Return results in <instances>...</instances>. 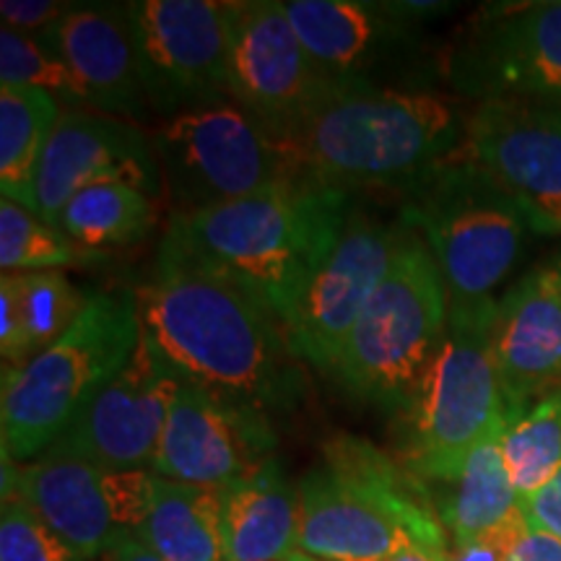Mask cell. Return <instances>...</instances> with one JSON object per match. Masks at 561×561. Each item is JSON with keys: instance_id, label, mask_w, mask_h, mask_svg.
Here are the masks:
<instances>
[{"instance_id": "cell-1", "label": "cell", "mask_w": 561, "mask_h": 561, "mask_svg": "<svg viewBox=\"0 0 561 561\" xmlns=\"http://www.w3.org/2000/svg\"><path fill=\"white\" fill-rule=\"evenodd\" d=\"M136 299L144 333L187 382L265 416L299 405L305 371L286 328L167 234Z\"/></svg>"}, {"instance_id": "cell-2", "label": "cell", "mask_w": 561, "mask_h": 561, "mask_svg": "<svg viewBox=\"0 0 561 561\" xmlns=\"http://www.w3.org/2000/svg\"><path fill=\"white\" fill-rule=\"evenodd\" d=\"M466 125L460 104L437 91L325 83L278 140L305 180L403 193L462 149Z\"/></svg>"}, {"instance_id": "cell-3", "label": "cell", "mask_w": 561, "mask_h": 561, "mask_svg": "<svg viewBox=\"0 0 561 561\" xmlns=\"http://www.w3.org/2000/svg\"><path fill=\"white\" fill-rule=\"evenodd\" d=\"M351 208L348 191L297 180L227 206L170 216L164 234L242 286L286 328Z\"/></svg>"}, {"instance_id": "cell-4", "label": "cell", "mask_w": 561, "mask_h": 561, "mask_svg": "<svg viewBox=\"0 0 561 561\" xmlns=\"http://www.w3.org/2000/svg\"><path fill=\"white\" fill-rule=\"evenodd\" d=\"M297 553L318 561H385L419 543H450L416 476L392 466L369 442L335 437L297 486Z\"/></svg>"}, {"instance_id": "cell-5", "label": "cell", "mask_w": 561, "mask_h": 561, "mask_svg": "<svg viewBox=\"0 0 561 561\" xmlns=\"http://www.w3.org/2000/svg\"><path fill=\"white\" fill-rule=\"evenodd\" d=\"M140 333L136 291H96L58 343L24 367H3V453L16 462L42 458L125 369Z\"/></svg>"}, {"instance_id": "cell-6", "label": "cell", "mask_w": 561, "mask_h": 561, "mask_svg": "<svg viewBox=\"0 0 561 561\" xmlns=\"http://www.w3.org/2000/svg\"><path fill=\"white\" fill-rule=\"evenodd\" d=\"M403 219L432 250L450 312L494 310L530 227L520 206L458 151L403 191Z\"/></svg>"}, {"instance_id": "cell-7", "label": "cell", "mask_w": 561, "mask_h": 561, "mask_svg": "<svg viewBox=\"0 0 561 561\" xmlns=\"http://www.w3.org/2000/svg\"><path fill=\"white\" fill-rule=\"evenodd\" d=\"M447 320L450 305L437 261L403 219L390 268L351 328L333 377L359 401L398 413L437 354Z\"/></svg>"}, {"instance_id": "cell-8", "label": "cell", "mask_w": 561, "mask_h": 561, "mask_svg": "<svg viewBox=\"0 0 561 561\" xmlns=\"http://www.w3.org/2000/svg\"><path fill=\"white\" fill-rule=\"evenodd\" d=\"M494 310L450 312L437 354L398 411V453L421 483L453 473L507 421L491 356Z\"/></svg>"}, {"instance_id": "cell-9", "label": "cell", "mask_w": 561, "mask_h": 561, "mask_svg": "<svg viewBox=\"0 0 561 561\" xmlns=\"http://www.w3.org/2000/svg\"><path fill=\"white\" fill-rule=\"evenodd\" d=\"M153 146L161 198L172 216L227 206L305 180L289 149L231 100L170 117L153 133Z\"/></svg>"}, {"instance_id": "cell-10", "label": "cell", "mask_w": 561, "mask_h": 561, "mask_svg": "<svg viewBox=\"0 0 561 561\" xmlns=\"http://www.w3.org/2000/svg\"><path fill=\"white\" fill-rule=\"evenodd\" d=\"M128 16L151 112H180L229 100V16L224 0H136Z\"/></svg>"}, {"instance_id": "cell-11", "label": "cell", "mask_w": 561, "mask_h": 561, "mask_svg": "<svg viewBox=\"0 0 561 561\" xmlns=\"http://www.w3.org/2000/svg\"><path fill=\"white\" fill-rule=\"evenodd\" d=\"M149 496L151 471H115L58 453L21 468L16 489V500L83 561L136 536Z\"/></svg>"}, {"instance_id": "cell-12", "label": "cell", "mask_w": 561, "mask_h": 561, "mask_svg": "<svg viewBox=\"0 0 561 561\" xmlns=\"http://www.w3.org/2000/svg\"><path fill=\"white\" fill-rule=\"evenodd\" d=\"M460 153L520 206L530 229L561 231V102H479Z\"/></svg>"}, {"instance_id": "cell-13", "label": "cell", "mask_w": 561, "mask_h": 561, "mask_svg": "<svg viewBox=\"0 0 561 561\" xmlns=\"http://www.w3.org/2000/svg\"><path fill=\"white\" fill-rule=\"evenodd\" d=\"M401 229L403 219L388 224L351 208L339 242L286 322V339L299 362L333 377L351 328L390 268Z\"/></svg>"}, {"instance_id": "cell-14", "label": "cell", "mask_w": 561, "mask_h": 561, "mask_svg": "<svg viewBox=\"0 0 561 561\" xmlns=\"http://www.w3.org/2000/svg\"><path fill=\"white\" fill-rule=\"evenodd\" d=\"M185 377L149 335L121 375L91 401L47 453L70 455L115 471H151L161 434Z\"/></svg>"}, {"instance_id": "cell-15", "label": "cell", "mask_w": 561, "mask_h": 561, "mask_svg": "<svg viewBox=\"0 0 561 561\" xmlns=\"http://www.w3.org/2000/svg\"><path fill=\"white\" fill-rule=\"evenodd\" d=\"M447 79L479 102H561V0L507 5L473 21L447 58Z\"/></svg>"}, {"instance_id": "cell-16", "label": "cell", "mask_w": 561, "mask_h": 561, "mask_svg": "<svg viewBox=\"0 0 561 561\" xmlns=\"http://www.w3.org/2000/svg\"><path fill=\"white\" fill-rule=\"evenodd\" d=\"M325 81L294 32L284 3L242 0L229 16V100L280 138Z\"/></svg>"}, {"instance_id": "cell-17", "label": "cell", "mask_w": 561, "mask_h": 561, "mask_svg": "<svg viewBox=\"0 0 561 561\" xmlns=\"http://www.w3.org/2000/svg\"><path fill=\"white\" fill-rule=\"evenodd\" d=\"M104 182H123L161 198L153 136L123 117L62 107L34 180V214L55 224L73 195Z\"/></svg>"}, {"instance_id": "cell-18", "label": "cell", "mask_w": 561, "mask_h": 561, "mask_svg": "<svg viewBox=\"0 0 561 561\" xmlns=\"http://www.w3.org/2000/svg\"><path fill=\"white\" fill-rule=\"evenodd\" d=\"M276 450L271 416L187 382L161 434L151 473L203 489H227L265 466Z\"/></svg>"}, {"instance_id": "cell-19", "label": "cell", "mask_w": 561, "mask_h": 561, "mask_svg": "<svg viewBox=\"0 0 561 561\" xmlns=\"http://www.w3.org/2000/svg\"><path fill=\"white\" fill-rule=\"evenodd\" d=\"M284 11L325 83L396 87L409 76L419 26L388 3L289 0Z\"/></svg>"}, {"instance_id": "cell-20", "label": "cell", "mask_w": 561, "mask_h": 561, "mask_svg": "<svg viewBox=\"0 0 561 561\" xmlns=\"http://www.w3.org/2000/svg\"><path fill=\"white\" fill-rule=\"evenodd\" d=\"M491 356L507 416L561 390V271L536 268L496 301Z\"/></svg>"}, {"instance_id": "cell-21", "label": "cell", "mask_w": 561, "mask_h": 561, "mask_svg": "<svg viewBox=\"0 0 561 561\" xmlns=\"http://www.w3.org/2000/svg\"><path fill=\"white\" fill-rule=\"evenodd\" d=\"M87 94L89 110L140 123L151 115L125 3H76L39 37Z\"/></svg>"}, {"instance_id": "cell-22", "label": "cell", "mask_w": 561, "mask_h": 561, "mask_svg": "<svg viewBox=\"0 0 561 561\" xmlns=\"http://www.w3.org/2000/svg\"><path fill=\"white\" fill-rule=\"evenodd\" d=\"M502 430H494L453 473L421 483L432 512L450 538V549H466L496 530L520 510L502 458Z\"/></svg>"}, {"instance_id": "cell-23", "label": "cell", "mask_w": 561, "mask_h": 561, "mask_svg": "<svg viewBox=\"0 0 561 561\" xmlns=\"http://www.w3.org/2000/svg\"><path fill=\"white\" fill-rule=\"evenodd\" d=\"M229 561H280L297 553L299 494L278 458L221 489Z\"/></svg>"}, {"instance_id": "cell-24", "label": "cell", "mask_w": 561, "mask_h": 561, "mask_svg": "<svg viewBox=\"0 0 561 561\" xmlns=\"http://www.w3.org/2000/svg\"><path fill=\"white\" fill-rule=\"evenodd\" d=\"M136 538L164 561H229L221 491L151 473V496Z\"/></svg>"}, {"instance_id": "cell-25", "label": "cell", "mask_w": 561, "mask_h": 561, "mask_svg": "<svg viewBox=\"0 0 561 561\" xmlns=\"http://www.w3.org/2000/svg\"><path fill=\"white\" fill-rule=\"evenodd\" d=\"M62 104L37 89H0V193L34 214V180Z\"/></svg>"}, {"instance_id": "cell-26", "label": "cell", "mask_w": 561, "mask_h": 561, "mask_svg": "<svg viewBox=\"0 0 561 561\" xmlns=\"http://www.w3.org/2000/svg\"><path fill=\"white\" fill-rule=\"evenodd\" d=\"M153 198L123 182H104L73 195L55 219L70 242L100 255L107 250L130 248L153 229Z\"/></svg>"}, {"instance_id": "cell-27", "label": "cell", "mask_w": 561, "mask_h": 561, "mask_svg": "<svg viewBox=\"0 0 561 561\" xmlns=\"http://www.w3.org/2000/svg\"><path fill=\"white\" fill-rule=\"evenodd\" d=\"M502 458L520 500L536 494L561 471V390L517 416H507L502 430Z\"/></svg>"}, {"instance_id": "cell-28", "label": "cell", "mask_w": 561, "mask_h": 561, "mask_svg": "<svg viewBox=\"0 0 561 561\" xmlns=\"http://www.w3.org/2000/svg\"><path fill=\"white\" fill-rule=\"evenodd\" d=\"M94 257L53 224L9 198L0 201V268L3 273L60 271Z\"/></svg>"}, {"instance_id": "cell-29", "label": "cell", "mask_w": 561, "mask_h": 561, "mask_svg": "<svg viewBox=\"0 0 561 561\" xmlns=\"http://www.w3.org/2000/svg\"><path fill=\"white\" fill-rule=\"evenodd\" d=\"M19 294L32 359L58 343L87 310L89 299L62 271L9 273Z\"/></svg>"}, {"instance_id": "cell-30", "label": "cell", "mask_w": 561, "mask_h": 561, "mask_svg": "<svg viewBox=\"0 0 561 561\" xmlns=\"http://www.w3.org/2000/svg\"><path fill=\"white\" fill-rule=\"evenodd\" d=\"M0 89H37L66 110H89L73 70L45 42L13 30H0Z\"/></svg>"}, {"instance_id": "cell-31", "label": "cell", "mask_w": 561, "mask_h": 561, "mask_svg": "<svg viewBox=\"0 0 561 561\" xmlns=\"http://www.w3.org/2000/svg\"><path fill=\"white\" fill-rule=\"evenodd\" d=\"M0 561H83L21 500L0 512Z\"/></svg>"}, {"instance_id": "cell-32", "label": "cell", "mask_w": 561, "mask_h": 561, "mask_svg": "<svg viewBox=\"0 0 561 561\" xmlns=\"http://www.w3.org/2000/svg\"><path fill=\"white\" fill-rule=\"evenodd\" d=\"M0 354H3V367L11 369L32 362L19 294L9 273H3V278H0Z\"/></svg>"}, {"instance_id": "cell-33", "label": "cell", "mask_w": 561, "mask_h": 561, "mask_svg": "<svg viewBox=\"0 0 561 561\" xmlns=\"http://www.w3.org/2000/svg\"><path fill=\"white\" fill-rule=\"evenodd\" d=\"M73 5L76 3H58V0H3L0 3V19H3L5 30L39 39Z\"/></svg>"}, {"instance_id": "cell-34", "label": "cell", "mask_w": 561, "mask_h": 561, "mask_svg": "<svg viewBox=\"0 0 561 561\" xmlns=\"http://www.w3.org/2000/svg\"><path fill=\"white\" fill-rule=\"evenodd\" d=\"M520 510L530 528L549 533L561 541V471L546 481L536 494L520 500Z\"/></svg>"}, {"instance_id": "cell-35", "label": "cell", "mask_w": 561, "mask_h": 561, "mask_svg": "<svg viewBox=\"0 0 561 561\" xmlns=\"http://www.w3.org/2000/svg\"><path fill=\"white\" fill-rule=\"evenodd\" d=\"M502 561H561V541L549 533L525 525V530Z\"/></svg>"}, {"instance_id": "cell-36", "label": "cell", "mask_w": 561, "mask_h": 561, "mask_svg": "<svg viewBox=\"0 0 561 561\" xmlns=\"http://www.w3.org/2000/svg\"><path fill=\"white\" fill-rule=\"evenodd\" d=\"M107 561H164V559H161L159 553H153L149 546L140 543L136 536H128L107 553Z\"/></svg>"}, {"instance_id": "cell-37", "label": "cell", "mask_w": 561, "mask_h": 561, "mask_svg": "<svg viewBox=\"0 0 561 561\" xmlns=\"http://www.w3.org/2000/svg\"><path fill=\"white\" fill-rule=\"evenodd\" d=\"M385 561H450V557H447V553L426 549V546L411 543V546H405V549H401L398 553H392V557L385 559Z\"/></svg>"}, {"instance_id": "cell-38", "label": "cell", "mask_w": 561, "mask_h": 561, "mask_svg": "<svg viewBox=\"0 0 561 561\" xmlns=\"http://www.w3.org/2000/svg\"><path fill=\"white\" fill-rule=\"evenodd\" d=\"M280 561H314V559H310V557H305V553H291L289 559H280Z\"/></svg>"}, {"instance_id": "cell-39", "label": "cell", "mask_w": 561, "mask_h": 561, "mask_svg": "<svg viewBox=\"0 0 561 561\" xmlns=\"http://www.w3.org/2000/svg\"><path fill=\"white\" fill-rule=\"evenodd\" d=\"M559 271H561V265H559Z\"/></svg>"}, {"instance_id": "cell-40", "label": "cell", "mask_w": 561, "mask_h": 561, "mask_svg": "<svg viewBox=\"0 0 561 561\" xmlns=\"http://www.w3.org/2000/svg\"><path fill=\"white\" fill-rule=\"evenodd\" d=\"M314 561H318V559H314Z\"/></svg>"}]
</instances>
